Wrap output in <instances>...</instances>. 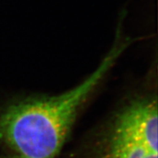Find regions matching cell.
I'll use <instances>...</instances> for the list:
<instances>
[{
  "label": "cell",
  "mask_w": 158,
  "mask_h": 158,
  "mask_svg": "<svg viewBox=\"0 0 158 158\" xmlns=\"http://www.w3.org/2000/svg\"><path fill=\"white\" fill-rule=\"evenodd\" d=\"M128 44L119 40L96 71L72 90L8 104L0 112V140L19 156L53 158L61 149L82 105Z\"/></svg>",
  "instance_id": "1"
},
{
  "label": "cell",
  "mask_w": 158,
  "mask_h": 158,
  "mask_svg": "<svg viewBox=\"0 0 158 158\" xmlns=\"http://www.w3.org/2000/svg\"><path fill=\"white\" fill-rule=\"evenodd\" d=\"M111 126L157 152L156 97L149 96L132 100L119 112Z\"/></svg>",
  "instance_id": "2"
},
{
  "label": "cell",
  "mask_w": 158,
  "mask_h": 158,
  "mask_svg": "<svg viewBox=\"0 0 158 158\" xmlns=\"http://www.w3.org/2000/svg\"><path fill=\"white\" fill-rule=\"evenodd\" d=\"M94 158H157V152L110 126L96 147Z\"/></svg>",
  "instance_id": "3"
},
{
  "label": "cell",
  "mask_w": 158,
  "mask_h": 158,
  "mask_svg": "<svg viewBox=\"0 0 158 158\" xmlns=\"http://www.w3.org/2000/svg\"><path fill=\"white\" fill-rule=\"evenodd\" d=\"M2 158H28V157H24V156H19V155H13V156H4V157Z\"/></svg>",
  "instance_id": "4"
}]
</instances>
